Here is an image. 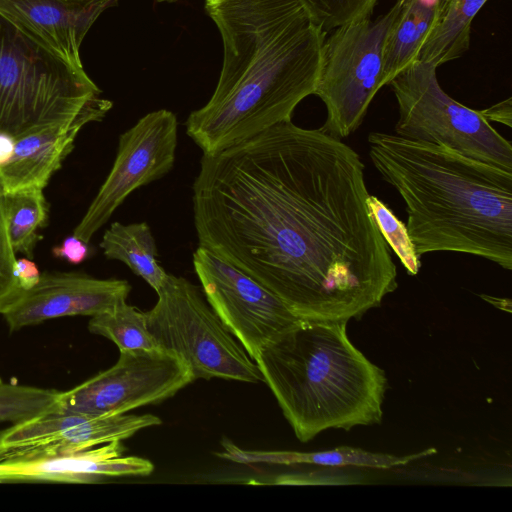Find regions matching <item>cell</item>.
I'll return each instance as SVG.
<instances>
[{
  "label": "cell",
  "mask_w": 512,
  "mask_h": 512,
  "mask_svg": "<svg viewBox=\"0 0 512 512\" xmlns=\"http://www.w3.org/2000/svg\"><path fill=\"white\" fill-rule=\"evenodd\" d=\"M205 11L222 38V69L185 127L215 154L291 120L316 90L326 33L301 0H205Z\"/></svg>",
  "instance_id": "obj_2"
},
{
  "label": "cell",
  "mask_w": 512,
  "mask_h": 512,
  "mask_svg": "<svg viewBox=\"0 0 512 512\" xmlns=\"http://www.w3.org/2000/svg\"><path fill=\"white\" fill-rule=\"evenodd\" d=\"M482 297L486 301H488L491 304H493L494 306H496L497 308L505 310L508 313H511V303L505 304L506 302L509 301V299L495 298V297L485 296V295H482Z\"/></svg>",
  "instance_id": "obj_31"
},
{
  "label": "cell",
  "mask_w": 512,
  "mask_h": 512,
  "mask_svg": "<svg viewBox=\"0 0 512 512\" xmlns=\"http://www.w3.org/2000/svg\"><path fill=\"white\" fill-rule=\"evenodd\" d=\"M15 266L16 252L7 230L0 187V314L2 315L19 300L24 292L18 283Z\"/></svg>",
  "instance_id": "obj_26"
},
{
  "label": "cell",
  "mask_w": 512,
  "mask_h": 512,
  "mask_svg": "<svg viewBox=\"0 0 512 512\" xmlns=\"http://www.w3.org/2000/svg\"><path fill=\"white\" fill-rule=\"evenodd\" d=\"M488 0H438L435 20L418 60L435 67L462 56L470 46L472 21Z\"/></svg>",
  "instance_id": "obj_18"
},
{
  "label": "cell",
  "mask_w": 512,
  "mask_h": 512,
  "mask_svg": "<svg viewBox=\"0 0 512 512\" xmlns=\"http://www.w3.org/2000/svg\"><path fill=\"white\" fill-rule=\"evenodd\" d=\"M223 451L216 453L222 459L239 464H272V465H296L313 464L327 467H366L376 469H390L405 466L410 462L431 456L437 453L435 448L397 456L386 453H375L354 447H337L331 450L315 452L299 451H264L244 450L232 441L224 439L221 442Z\"/></svg>",
  "instance_id": "obj_17"
},
{
  "label": "cell",
  "mask_w": 512,
  "mask_h": 512,
  "mask_svg": "<svg viewBox=\"0 0 512 512\" xmlns=\"http://www.w3.org/2000/svg\"><path fill=\"white\" fill-rule=\"evenodd\" d=\"M368 196L352 147L320 128L281 122L203 154L192 196L198 246L300 320H359L398 287Z\"/></svg>",
  "instance_id": "obj_1"
},
{
  "label": "cell",
  "mask_w": 512,
  "mask_h": 512,
  "mask_svg": "<svg viewBox=\"0 0 512 512\" xmlns=\"http://www.w3.org/2000/svg\"><path fill=\"white\" fill-rule=\"evenodd\" d=\"M88 330L111 340L120 352L162 349L147 327L145 312L126 301L91 316Z\"/></svg>",
  "instance_id": "obj_22"
},
{
  "label": "cell",
  "mask_w": 512,
  "mask_h": 512,
  "mask_svg": "<svg viewBox=\"0 0 512 512\" xmlns=\"http://www.w3.org/2000/svg\"><path fill=\"white\" fill-rule=\"evenodd\" d=\"M438 0H403L400 14L387 37L381 86L418 60L422 43L437 14Z\"/></svg>",
  "instance_id": "obj_19"
},
{
  "label": "cell",
  "mask_w": 512,
  "mask_h": 512,
  "mask_svg": "<svg viewBox=\"0 0 512 512\" xmlns=\"http://www.w3.org/2000/svg\"><path fill=\"white\" fill-rule=\"evenodd\" d=\"M194 380L186 363L169 351H122L110 368L60 391L58 408L89 416L125 414L162 402Z\"/></svg>",
  "instance_id": "obj_9"
},
{
  "label": "cell",
  "mask_w": 512,
  "mask_h": 512,
  "mask_svg": "<svg viewBox=\"0 0 512 512\" xmlns=\"http://www.w3.org/2000/svg\"><path fill=\"white\" fill-rule=\"evenodd\" d=\"M92 253L89 243L72 234L66 237L60 245L52 248L54 257L63 259L66 262L79 265L87 260Z\"/></svg>",
  "instance_id": "obj_27"
},
{
  "label": "cell",
  "mask_w": 512,
  "mask_h": 512,
  "mask_svg": "<svg viewBox=\"0 0 512 512\" xmlns=\"http://www.w3.org/2000/svg\"><path fill=\"white\" fill-rule=\"evenodd\" d=\"M104 117L88 113L50 125L15 139L9 159L0 165L3 192L28 187L44 189L74 148L82 128Z\"/></svg>",
  "instance_id": "obj_16"
},
{
  "label": "cell",
  "mask_w": 512,
  "mask_h": 512,
  "mask_svg": "<svg viewBox=\"0 0 512 512\" xmlns=\"http://www.w3.org/2000/svg\"><path fill=\"white\" fill-rule=\"evenodd\" d=\"M157 2H176V1H179V0H155Z\"/></svg>",
  "instance_id": "obj_32"
},
{
  "label": "cell",
  "mask_w": 512,
  "mask_h": 512,
  "mask_svg": "<svg viewBox=\"0 0 512 512\" xmlns=\"http://www.w3.org/2000/svg\"><path fill=\"white\" fill-rule=\"evenodd\" d=\"M511 97L501 101L487 109L481 110L484 117L489 121H496L511 127L512 103Z\"/></svg>",
  "instance_id": "obj_29"
},
{
  "label": "cell",
  "mask_w": 512,
  "mask_h": 512,
  "mask_svg": "<svg viewBox=\"0 0 512 512\" xmlns=\"http://www.w3.org/2000/svg\"><path fill=\"white\" fill-rule=\"evenodd\" d=\"M369 156L399 193L416 253L458 252L512 269V171L445 145L372 132Z\"/></svg>",
  "instance_id": "obj_3"
},
{
  "label": "cell",
  "mask_w": 512,
  "mask_h": 512,
  "mask_svg": "<svg viewBox=\"0 0 512 512\" xmlns=\"http://www.w3.org/2000/svg\"><path fill=\"white\" fill-rule=\"evenodd\" d=\"M346 326L300 320L255 360L300 442L382 421L385 371L350 342Z\"/></svg>",
  "instance_id": "obj_4"
},
{
  "label": "cell",
  "mask_w": 512,
  "mask_h": 512,
  "mask_svg": "<svg viewBox=\"0 0 512 512\" xmlns=\"http://www.w3.org/2000/svg\"><path fill=\"white\" fill-rule=\"evenodd\" d=\"M124 450L121 441H112L56 457L0 463V482L90 483L105 477L148 476L153 472L150 460L123 456Z\"/></svg>",
  "instance_id": "obj_15"
},
{
  "label": "cell",
  "mask_w": 512,
  "mask_h": 512,
  "mask_svg": "<svg viewBox=\"0 0 512 512\" xmlns=\"http://www.w3.org/2000/svg\"><path fill=\"white\" fill-rule=\"evenodd\" d=\"M119 0H0V18L72 69L83 71L88 31Z\"/></svg>",
  "instance_id": "obj_14"
},
{
  "label": "cell",
  "mask_w": 512,
  "mask_h": 512,
  "mask_svg": "<svg viewBox=\"0 0 512 512\" xmlns=\"http://www.w3.org/2000/svg\"><path fill=\"white\" fill-rule=\"evenodd\" d=\"M127 280L99 279L79 272H43L32 288L3 314L10 330L65 316H94L126 301Z\"/></svg>",
  "instance_id": "obj_13"
},
{
  "label": "cell",
  "mask_w": 512,
  "mask_h": 512,
  "mask_svg": "<svg viewBox=\"0 0 512 512\" xmlns=\"http://www.w3.org/2000/svg\"><path fill=\"white\" fill-rule=\"evenodd\" d=\"M367 203L386 244L400 259L407 273L416 276L421 267L420 256L416 253L406 225L376 196L369 194Z\"/></svg>",
  "instance_id": "obj_24"
},
{
  "label": "cell",
  "mask_w": 512,
  "mask_h": 512,
  "mask_svg": "<svg viewBox=\"0 0 512 512\" xmlns=\"http://www.w3.org/2000/svg\"><path fill=\"white\" fill-rule=\"evenodd\" d=\"M403 0L372 19L362 17L332 30L323 47L321 71L314 95L325 105L320 129L343 139L362 124L371 101L382 88L384 47Z\"/></svg>",
  "instance_id": "obj_8"
},
{
  "label": "cell",
  "mask_w": 512,
  "mask_h": 512,
  "mask_svg": "<svg viewBox=\"0 0 512 512\" xmlns=\"http://www.w3.org/2000/svg\"><path fill=\"white\" fill-rule=\"evenodd\" d=\"M99 245L107 259L126 264L156 292L163 285L168 273L157 260L156 241L146 222L128 225L113 222Z\"/></svg>",
  "instance_id": "obj_20"
},
{
  "label": "cell",
  "mask_w": 512,
  "mask_h": 512,
  "mask_svg": "<svg viewBox=\"0 0 512 512\" xmlns=\"http://www.w3.org/2000/svg\"><path fill=\"white\" fill-rule=\"evenodd\" d=\"M437 67L416 60L391 86L398 106L395 133L445 145L467 157L512 171V144L484 117L451 98L440 86Z\"/></svg>",
  "instance_id": "obj_7"
},
{
  "label": "cell",
  "mask_w": 512,
  "mask_h": 512,
  "mask_svg": "<svg viewBox=\"0 0 512 512\" xmlns=\"http://www.w3.org/2000/svg\"><path fill=\"white\" fill-rule=\"evenodd\" d=\"M193 267L207 302L254 361L300 321L277 296L210 250L198 246Z\"/></svg>",
  "instance_id": "obj_10"
},
{
  "label": "cell",
  "mask_w": 512,
  "mask_h": 512,
  "mask_svg": "<svg viewBox=\"0 0 512 512\" xmlns=\"http://www.w3.org/2000/svg\"><path fill=\"white\" fill-rule=\"evenodd\" d=\"M15 272L18 283L24 291L37 284L41 276L36 263L28 257L16 259Z\"/></svg>",
  "instance_id": "obj_28"
},
{
  "label": "cell",
  "mask_w": 512,
  "mask_h": 512,
  "mask_svg": "<svg viewBox=\"0 0 512 512\" xmlns=\"http://www.w3.org/2000/svg\"><path fill=\"white\" fill-rule=\"evenodd\" d=\"M177 132L175 114L160 109L122 133L113 166L73 234L89 243L133 191L164 177L175 162Z\"/></svg>",
  "instance_id": "obj_11"
},
{
  "label": "cell",
  "mask_w": 512,
  "mask_h": 512,
  "mask_svg": "<svg viewBox=\"0 0 512 512\" xmlns=\"http://www.w3.org/2000/svg\"><path fill=\"white\" fill-rule=\"evenodd\" d=\"M161 423L152 414L89 416L58 408L1 430L0 463L71 454L125 440Z\"/></svg>",
  "instance_id": "obj_12"
},
{
  "label": "cell",
  "mask_w": 512,
  "mask_h": 512,
  "mask_svg": "<svg viewBox=\"0 0 512 512\" xmlns=\"http://www.w3.org/2000/svg\"><path fill=\"white\" fill-rule=\"evenodd\" d=\"M145 312L147 327L159 346L182 359L195 380L222 378L263 382L256 362L225 326L199 287L168 274Z\"/></svg>",
  "instance_id": "obj_6"
},
{
  "label": "cell",
  "mask_w": 512,
  "mask_h": 512,
  "mask_svg": "<svg viewBox=\"0 0 512 512\" xmlns=\"http://www.w3.org/2000/svg\"><path fill=\"white\" fill-rule=\"evenodd\" d=\"M2 200L8 234L15 252L33 259L34 249L42 239L37 231L48 223L49 205L43 189L28 187L2 191Z\"/></svg>",
  "instance_id": "obj_21"
},
{
  "label": "cell",
  "mask_w": 512,
  "mask_h": 512,
  "mask_svg": "<svg viewBox=\"0 0 512 512\" xmlns=\"http://www.w3.org/2000/svg\"><path fill=\"white\" fill-rule=\"evenodd\" d=\"M112 102L83 71L72 69L0 18V134L17 139L94 113Z\"/></svg>",
  "instance_id": "obj_5"
},
{
  "label": "cell",
  "mask_w": 512,
  "mask_h": 512,
  "mask_svg": "<svg viewBox=\"0 0 512 512\" xmlns=\"http://www.w3.org/2000/svg\"><path fill=\"white\" fill-rule=\"evenodd\" d=\"M327 34L353 20L371 16L378 0H301Z\"/></svg>",
  "instance_id": "obj_25"
},
{
  "label": "cell",
  "mask_w": 512,
  "mask_h": 512,
  "mask_svg": "<svg viewBox=\"0 0 512 512\" xmlns=\"http://www.w3.org/2000/svg\"><path fill=\"white\" fill-rule=\"evenodd\" d=\"M60 391L0 382V423L13 424L58 409Z\"/></svg>",
  "instance_id": "obj_23"
},
{
  "label": "cell",
  "mask_w": 512,
  "mask_h": 512,
  "mask_svg": "<svg viewBox=\"0 0 512 512\" xmlns=\"http://www.w3.org/2000/svg\"><path fill=\"white\" fill-rule=\"evenodd\" d=\"M1 381H2V380L0 379V382H1Z\"/></svg>",
  "instance_id": "obj_33"
},
{
  "label": "cell",
  "mask_w": 512,
  "mask_h": 512,
  "mask_svg": "<svg viewBox=\"0 0 512 512\" xmlns=\"http://www.w3.org/2000/svg\"><path fill=\"white\" fill-rule=\"evenodd\" d=\"M14 144V138L5 134H0V165L9 159L13 152Z\"/></svg>",
  "instance_id": "obj_30"
}]
</instances>
